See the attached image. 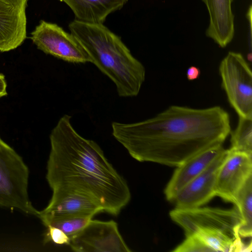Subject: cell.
I'll return each mask as SVG.
<instances>
[{
	"label": "cell",
	"mask_w": 252,
	"mask_h": 252,
	"mask_svg": "<svg viewBox=\"0 0 252 252\" xmlns=\"http://www.w3.org/2000/svg\"><path fill=\"white\" fill-rule=\"evenodd\" d=\"M226 150L178 191L172 201L175 203V208L189 209L201 207L216 196L217 173Z\"/></svg>",
	"instance_id": "cell-10"
},
{
	"label": "cell",
	"mask_w": 252,
	"mask_h": 252,
	"mask_svg": "<svg viewBox=\"0 0 252 252\" xmlns=\"http://www.w3.org/2000/svg\"><path fill=\"white\" fill-rule=\"evenodd\" d=\"M44 238L45 243L52 242L59 245H68L70 238L61 229L52 226H48Z\"/></svg>",
	"instance_id": "cell-20"
},
{
	"label": "cell",
	"mask_w": 252,
	"mask_h": 252,
	"mask_svg": "<svg viewBox=\"0 0 252 252\" xmlns=\"http://www.w3.org/2000/svg\"><path fill=\"white\" fill-rule=\"evenodd\" d=\"M29 177L22 158L0 137V206L37 217L29 198Z\"/></svg>",
	"instance_id": "cell-5"
},
{
	"label": "cell",
	"mask_w": 252,
	"mask_h": 252,
	"mask_svg": "<svg viewBox=\"0 0 252 252\" xmlns=\"http://www.w3.org/2000/svg\"><path fill=\"white\" fill-rule=\"evenodd\" d=\"M68 246L76 252H130L113 220L91 219L70 239Z\"/></svg>",
	"instance_id": "cell-8"
},
{
	"label": "cell",
	"mask_w": 252,
	"mask_h": 252,
	"mask_svg": "<svg viewBox=\"0 0 252 252\" xmlns=\"http://www.w3.org/2000/svg\"><path fill=\"white\" fill-rule=\"evenodd\" d=\"M171 220L184 230L202 242L210 252H250L252 246L239 234L241 218L237 207L230 209L199 207L175 208L169 212Z\"/></svg>",
	"instance_id": "cell-4"
},
{
	"label": "cell",
	"mask_w": 252,
	"mask_h": 252,
	"mask_svg": "<svg viewBox=\"0 0 252 252\" xmlns=\"http://www.w3.org/2000/svg\"><path fill=\"white\" fill-rule=\"evenodd\" d=\"M111 126L114 137L135 159L175 167L222 144L231 132L229 115L220 106L171 105L150 119L129 124L113 122Z\"/></svg>",
	"instance_id": "cell-1"
},
{
	"label": "cell",
	"mask_w": 252,
	"mask_h": 252,
	"mask_svg": "<svg viewBox=\"0 0 252 252\" xmlns=\"http://www.w3.org/2000/svg\"><path fill=\"white\" fill-rule=\"evenodd\" d=\"M202 0L209 15L206 35L220 47L224 48L231 42L235 34L234 15L231 7L234 0Z\"/></svg>",
	"instance_id": "cell-14"
},
{
	"label": "cell",
	"mask_w": 252,
	"mask_h": 252,
	"mask_svg": "<svg viewBox=\"0 0 252 252\" xmlns=\"http://www.w3.org/2000/svg\"><path fill=\"white\" fill-rule=\"evenodd\" d=\"M219 70L230 105L239 117L252 118V73L242 54L229 52Z\"/></svg>",
	"instance_id": "cell-6"
},
{
	"label": "cell",
	"mask_w": 252,
	"mask_h": 252,
	"mask_svg": "<svg viewBox=\"0 0 252 252\" xmlns=\"http://www.w3.org/2000/svg\"><path fill=\"white\" fill-rule=\"evenodd\" d=\"M7 84L5 76L3 74L0 73V91L6 92Z\"/></svg>",
	"instance_id": "cell-22"
},
{
	"label": "cell",
	"mask_w": 252,
	"mask_h": 252,
	"mask_svg": "<svg viewBox=\"0 0 252 252\" xmlns=\"http://www.w3.org/2000/svg\"><path fill=\"white\" fill-rule=\"evenodd\" d=\"M71 118L63 115L50 134L47 181L52 190L83 194L97 203L103 212L117 216L130 201L129 187L100 146L75 130Z\"/></svg>",
	"instance_id": "cell-2"
},
{
	"label": "cell",
	"mask_w": 252,
	"mask_h": 252,
	"mask_svg": "<svg viewBox=\"0 0 252 252\" xmlns=\"http://www.w3.org/2000/svg\"><path fill=\"white\" fill-rule=\"evenodd\" d=\"M31 35V39L37 48L47 54L69 63L92 62L76 37L56 24L41 20Z\"/></svg>",
	"instance_id": "cell-7"
},
{
	"label": "cell",
	"mask_w": 252,
	"mask_h": 252,
	"mask_svg": "<svg viewBox=\"0 0 252 252\" xmlns=\"http://www.w3.org/2000/svg\"><path fill=\"white\" fill-rule=\"evenodd\" d=\"M92 62L116 86L120 97L137 96L145 81L146 69L121 38L103 24L75 19L68 26Z\"/></svg>",
	"instance_id": "cell-3"
},
{
	"label": "cell",
	"mask_w": 252,
	"mask_h": 252,
	"mask_svg": "<svg viewBox=\"0 0 252 252\" xmlns=\"http://www.w3.org/2000/svg\"><path fill=\"white\" fill-rule=\"evenodd\" d=\"M201 74L200 69L195 66H191L187 71V77L189 81H192L199 78Z\"/></svg>",
	"instance_id": "cell-21"
},
{
	"label": "cell",
	"mask_w": 252,
	"mask_h": 252,
	"mask_svg": "<svg viewBox=\"0 0 252 252\" xmlns=\"http://www.w3.org/2000/svg\"><path fill=\"white\" fill-rule=\"evenodd\" d=\"M225 150L221 144L214 145L194 155L177 166L164 189L166 199L172 201L182 188L204 170Z\"/></svg>",
	"instance_id": "cell-12"
},
{
	"label": "cell",
	"mask_w": 252,
	"mask_h": 252,
	"mask_svg": "<svg viewBox=\"0 0 252 252\" xmlns=\"http://www.w3.org/2000/svg\"><path fill=\"white\" fill-rule=\"evenodd\" d=\"M229 150L252 156V118L239 117L238 125L231 134Z\"/></svg>",
	"instance_id": "cell-17"
},
{
	"label": "cell",
	"mask_w": 252,
	"mask_h": 252,
	"mask_svg": "<svg viewBox=\"0 0 252 252\" xmlns=\"http://www.w3.org/2000/svg\"><path fill=\"white\" fill-rule=\"evenodd\" d=\"M72 10L75 19L103 24L110 13L121 9L128 0H59Z\"/></svg>",
	"instance_id": "cell-15"
},
{
	"label": "cell",
	"mask_w": 252,
	"mask_h": 252,
	"mask_svg": "<svg viewBox=\"0 0 252 252\" xmlns=\"http://www.w3.org/2000/svg\"><path fill=\"white\" fill-rule=\"evenodd\" d=\"M92 219L93 217L90 216H74L50 219L42 222L46 227L52 226L61 229L70 239Z\"/></svg>",
	"instance_id": "cell-18"
},
{
	"label": "cell",
	"mask_w": 252,
	"mask_h": 252,
	"mask_svg": "<svg viewBox=\"0 0 252 252\" xmlns=\"http://www.w3.org/2000/svg\"><path fill=\"white\" fill-rule=\"evenodd\" d=\"M103 212L102 208L89 197L79 192L64 189L52 190L47 206L38 212L41 221L74 216L93 217Z\"/></svg>",
	"instance_id": "cell-11"
},
{
	"label": "cell",
	"mask_w": 252,
	"mask_h": 252,
	"mask_svg": "<svg viewBox=\"0 0 252 252\" xmlns=\"http://www.w3.org/2000/svg\"><path fill=\"white\" fill-rule=\"evenodd\" d=\"M28 0H0V49L10 48L26 35Z\"/></svg>",
	"instance_id": "cell-13"
},
{
	"label": "cell",
	"mask_w": 252,
	"mask_h": 252,
	"mask_svg": "<svg viewBox=\"0 0 252 252\" xmlns=\"http://www.w3.org/2000/svg\"><path fill=\"white\" fill-rule=\"evenodd\" d=\"M233 205L237 207L241 218L239 234L246 243L252 246V176L238 192Z\"/></svg>",
	"instance_id": "cell-16"
},
{
	"label": "cell",
	"mask_w": 252,
	"mask_h": 252,
	"mask_svg": "<svg viewBox=\"0 0 252 252\" xmlns=\"http://www.w3.org/2000/svg\"><path fill=\"white\" fill-rule=\"evenodd\" d=\"M173 252H210L208 247L197 238L185 236V239L173 251Z\"/></svg>",
	"instance_id": "cell-19"
},
{
	"label": "cell",
	"mask_w": 252,
	"mask_h": 252,
	"mask_svg": "<svg viewBox=\"0 0 252 252\" xmlns=\"http://www.w3.org/2000/svg\"><path fill=\"white\" fill-rule=\"evenodd\" d=\"M7 94V93H4L2 91H0V98L6 96Z\"/></svg>",
	"instance_id": "cell-23"
},
{
	"label": "cell",
	"mask_w": 252,
	"mask_h": 252,
	"mask_svg": "<svg viewBox=\"0 0 252 252\" xmlns=\"http://www.w3.org/2000/svg\"><path fill=\"white\" fill-rule=\"evenodd\" d=\"M251 176L252 156L227 150L217 173L216 196L234 204L238 192Z\"/></svg>",
	"instance_id": "cell-9"
}]
</instances>
